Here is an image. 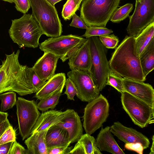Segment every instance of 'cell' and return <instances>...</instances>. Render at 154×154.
<instances>
[{"instance_id": "4fadbf2b", "label": "cell", "mask_w": 154, "mask_h": 154, "mask_svg": "<svg viewBox=\"0 0 154 154\" xmlns=\"http://www.w3.org/2000/svg\"><path fill=\"white\" fill-rule=\"evenodd\" d=\"M112 133L125 143H139L144 149L148 148L150 144L149 139L136 130L124 126L119 122H114L110 127Z\"/></svg>"}, {"instance_id": "1f68e13d", "label": "cell", "mask_w": 154, "mask_h": 154, "mask_svg": "<svg viewBox=\"0 0 154 154\" xmlns=\"http://www.w3.org/2000/svg\"><path fill=\"white\" fill-rule=\"evenodd\" d=\"M102 44L108 49L116 48L119 42V38L114 34H110L99 36Z\"/></svg>"}, {"instance_id": "ac0fdd59", "label": "cell", "mask_w": 154, "mask_h": 154, "mask_svg": "<svg viewBox=\"0 0 154 154\" xmlns=\"http://www.w3.org/2000/svg\"><path fill=\"white\" fill-rule=\"evenodd\" d=\"M95 140L96 146L101 151L113 154H125L115 140L109 126L102 127Z\"/></svg>"}, {"instance_id": "cb8c5ba5", "label": "cell", "mask_w": 154, "mask_h": 154, "mask_svg": "<svg viewBox=\"0 0 154 154\" xmlns=\"http://www.w3.org/2000/svg\"><path fill=\"white\" fill-rule=\"evenodd\" d=\"M154 37V22H153L134 38L136 50L139 56Z\"/></svg>"}, {"instance_id": "60d3db41", "label": "cell", "mask_w": 154, "mask_h": 154, "mask_svg": "<svg viewBox=\"0 0 154 154\" xmlns=\"http://www.w3.org/2000/svg\"><path fill=\"white\" fill-rule=\"evenodd\" d=\"M85 154L84 150L82 145L78 142L75 144L73 149L71 150L68 154Z\"/></svg>"}, {"instance_id": "4316f807", "label": "cell", "mask_w": 154, "mask_h": 154, "mask_svg": "<svg viewBox=\"0 0 154 154\" xmlns=\"http://www.w3.org/2000/svg\"><path fill=\"white\" fill-rule=\"evenodd\" d=\"M133 9V5L131 3H127L117 8L112 15L110 21L114 23H120L128 17Z\"/></svg>"}, {"instance_id": "c3c4849f", "label": "cell", "mask_w": 154, "mask_h": 154, "mask_svg": "<svg viewBox=\"0 0 154 154\" xmlns=\"http://www.w3.org/2000/svg\"><path fill=\"white\" fill-rule=\"evenodd\" d=\"M78 4H81V3L83 0H75Z\"/></svg>"}, {"instance_id": "7bdbcfd3", "label": "cell", "mask_w": 154, "mask_h": 154, "mask_svg": "<svg viewBox=\"0 0 154 154\" xmlns=\"http://www.w3.org/2000/svg\"><path fill=\"white\" fill-rule=\"evenodd\" d=\"M11 125L8 119L0 123V137L6 129Z\"/></svg>"}, {"instance_id": "f6af8a7d", "label": "cell", "mask_w": 154, "mask_h": 154, "mask_svg": "<svg viewBox=\"0 0 154 154\" xmlns=\"http://www.w3.org/2000/svg\"><path fill=\"white\" fill-rule=\"evenodd\" d=\"M152 143L151 147L150 148V152L149 153V154H154V136L153 135L152 137Z\"/></svg>"}, {"instance_id": "5b68a950", "label": "cell", "mask_w": 154, "mask_h": 154, "mask_svg": "<svg viewBox=\"0 0 154 154\" xmlns=\"http://www.w3.org/2000/svg\"><path fill=\"white\" fill-rule=\"evenodd\" d=\"M91 56L88 70L93 81L100 91L106 85L110 69L107 58V50L102 44L98 36L88 38Z\"/></svg>"}, {"instance_id": "9a60e30c", "label": "cell", "mask_w": 154, "mask_h": 154, "mask_svg": "<svg viewBox=\"0 0 154 154\" xmlns=\"http://www.w3.org/2000/svg\"><path fill=\"white\" fill-rule=\"evenodd\" d=\"M55 125L67 131L71 143L78 141L83 135V128L80 117L73 109L66 110L63 118Z\"/></svg>"}, {"instance_id": "d6986e66", "label": "cell", "mask_w": 154, "mask_h": 154, "mask_svg": "<svg viewBox=\"0 0 154 154\" xmlns=\"http://www.w3.org/2000/svg\"><path fill=\"white\" fill-rule=\"evenodd\" d=\"M46 141L48 149L69 146L71 143L67 131L55 125L48 130L46 136Z\"/></svg>"}, {"instance_id": "8992f818", "label": "cell", "mask_w": 154, "mask_h": 154, "mask_svg": "<svg viewBox=\"0 0 154 154\" xmlns=\"http://www.w3.org/2000/svg\"><path fill=\"white\" fill-rule=\"evenodd\" d=\"M32 15L43 34L54 37L61 35L62 25L54 6L47 0H29Z\"/></svg>"}, {"instance_id": "9c48e42d", "label": "cell", "mask_w": 154, "mask_h": 154, "mask_svg": "<svg viewBox=\"0 0 154 154\" xmlns=\"http://www.w3.org/2000/svg\"><path fill=\"white\" fill-rule=\"evenodd\" d=\"M86 40L72 34L61 35L45 40L39 44V48L44 52H49L54 54L64 62Z\"/></svg>"}, {"instance_id": "d4e9b609", "label": "cell", "mask_w": 154, "mask_h": 154, "mask_svg": "<svg viewBox=\"0 0 154 154\" xmlns=\"http://www.w3.org/2000/svg\"><path fill=\"white\" fill-rule=\"evenodd\" d=\"M64 86L60 87L51 96L40 100L37 104L38 110L44 112L49 109L55 108L59 102Z\"/></svg>"}, {"instance_id": "7dc6e473", "label": "cell", "mask_w": 154, "mask_h": 154, "mask_svg": "<svg viewBox=\"0 0 154 154\" xmlns=\"http://www.w3.org/2000/svg\"><path fill=\"white\" fill-rule=\"evenodd\" d=\"M4 1L8 2L11 3H12L14 2V1L13 0H2Z\"/></svg>"}, {"instance_id": "ffe728a7", "label": "cell", "mask_w": 154, "mask_h": 154, "mask_svg": "<svg viewBox=\"0 0 154 154\" xmlns=\"http://www.w3.org/2000/svg\"><path fill=\"white\" fill-rule=\"evenodd\" d=\"M48 129L36 132L25 140L27 148V154H48L46 136Z\"/></svg>"}, {"instance_id": "7c38bea8", "label": "cell", "mask_w": 154, "mask_h": 154, "mask_svg": "<svg viewBox=\"0 0 154 154\" xmlns=\"http://www.w3.org/2000/svg\"><path fill=\"white\" fill-rule=\"evenodd\" d=\"M77 91L76 96L82 101L89 102L97 97L100 91L95 85L88 70L75 69L68 72Z\"/></svg>"}, {"instance_id": "8d00e7d4", "label": "cell", "mask_w": 154, "mask_h": 154, "mask_svg": "<svg viewBox=\"0 0 154 154\" xmlns=\"http://www.w3.org/2000/svg\"><path fill=\"white\" fill-rule=\"evenodd\" d=\"M27 149L15 140L11 146L8 154H27Z\"/></svg>"}, {"instance_id": "2e32d148", "label": "cell", "mask_w": 154, "mask_h": 154, "mask_svg": "<svg viewBox=\"0 0 154 154\" xmlns=\"http://www.w3.org/2000/svg\"><path fill=\"white\" fill-rule=\"evenodd\" d=\"M60 57L49 52H44L36 61L32 69L39 77L46 81L55 74L57 61Z\"/></svg>"}, {"instance_id": "d6a6232c", "label": "cell", "mask_w": 154, "mask_h": 154, "mask_svg": "<svg viewBox=\"0 0 154 154\" xmlns=\"http://www.w3.org/2000/svg\"><path fill=\"white\" fill-rule=\"evenodd\" d=\"M29 74L31 85L34 93L38 92L46 82L41 79L34 71L32 67L29 68Z\"/></svg>"}, {"instance_id": "3957f363", "label": "cell", "mask_w": 154, "mask_h": 154, "mask_svg": "<svg viewBox=\"0 0 154 154\" xmlns=\"http://www.w3.org/2000/svg\"><path fill=\"white\" fill-rule=\"evenodd\" d=\"M12 22L8 32L14 43L20 48L38 47L39 39L43 34L32 14H24L20 18L12 20Z\"/></svg>"}, {"instance_id": "d590c367", "label": "cell", "mask_w": 154, "mask_h": 154, "mask_svg": "<svg viewBox=\"0 0 154 154\" xmlns=\"http://www.w3.org/2000/svg\"><path fill=\"white\" fill-rule=\"evenodd\" d=\"M17 10L24 14L26 13L31 7L29 0H13Z\"/></svg>"}, {"instance_id": "f35d334b", "label": "cell", "mask_w": 154, "mask_h": 154, "mask_svg": "<svg viewBox=\"0 0 154 154\" xmlns=\"http://www.w3.org/2000/svg\"><path fill=\"white\" fill-rule=\"evenodd\" d=\"M125 147L128 150L135 151L139 154H142L144 149L142 145L139 143H126Z\"/></svg>"}, {"instance_id": "5bb4252c", "label": "cell", "mask_w": 154, "mask_h": 154, "mask_svg": "<svg viewBox=\"0 0 154 154\" xmlns=\"http://www.w3.org/2000/svg\"><path fill=\"white\" fill-rule=\"evenodd\" d=\"M125 91L154 107V90L152 86L144 82L123 78Z\"/></svg>"}, {"instance_id": "277c9868", "label": "cell", "mask_w": 154, "mask_h": 154, "mask_svg": "<svg viewBox=\"0 0 154 154\" xmlns=\"http://www.w3.org/2000/svg\"><path fill=\"white\" fill-rule=\"evenodd\" d=\"M120 0H84L80 17L87 26L106 27Z\"/></svg>"}, {"instance_id": "603a6c76", "label": "cell", "mask_w": 154, "mask_h": 154, "mask_svg": "<svg viewBox=\"0 0 154 154\" xmlns=\"http://www.w3.org/2000/svg\"><path fill=\"white\" fill-rule=\"evenodd\" d=\"M140 61L144 77L154 69V37L139 56Z\"/></svg>"}, {"instance_id": "8fae6325", "label": "cell", "mask_w": 154, "mask_h": 154, "mask_svg": "<svg viewBox=\"0 0 154 154\" xmlns=\"http://www.w3.org/2000/svg\"><path fill=\"white\" fill-rule=\"evenodd\" d=\"M126 29L129 36L136 37L151 23L154 22V0L136 1L133 14L129 16Z\"/></svg>"}, {"instance_id": "e575fe53", "label": "cell", "mask_w": 154, "mask_h": 154, "mask_svg": "<svg viewBox=\"0 0 154 154\" xmlns=\"http://www.w3.org/2000/svg\"><path fill=\"white\" fill-rule=\"evenodd\" d=\"M66 91L64 92L68 99L74 100V97L77 93V89L73 82L69 78L66 79L65 83Z\"/></svg>"}, {"instance_id": "bcb514c9", "label": "cell", "mask_w": 154, "mask_h": 154, "mask_svg": "<svg viewBox=\"0 0 154 154\" xmlns=\"http://www.w3.org/2000/svg\"><path fill=\"white\" fill-rule=\"evenodd\" d=\"M52 5L54 6L55 5L62 0H47Z\"/></svg>"}, {"instance_id": "b9f144b4", "label": "cell", "mask_w": 154, "mask_h": 154, "mask_svg": "<svg viewBox=\"0 0 154 154\" xmlns=\"http://www.w3.org/2000/svg\"><path fill=\"white\" fill-rule=\"evenodd\" d=\"M13 142L0 145V154H8Z\"/></svg>"}, {"instance_id": "30bf717a", "label": "cell", "mask_w": 154, "mask_h": 154, "mask_svg": "<svg viewBox=\"0 0 154 154\" xmlns=\"http://www.w3.org/2000/svg\"><path fill=\"white\" fill-rule=\"evenodd\" d=\"M16 105L19 133L23 140L32 134L41 113L34 100L18 97Z\"/></svg>"}, {"instance_id": "ba28073f", "label": "cell", "mask_w": 154, "mask_h": 154, "mask_svg": "<svg viewBox=\"0 0 154 154\" xmlns=\"http://www.w3.org/2000/svg\"><path fill=\"white\" fill-rule=\"evenodd\" d=\"M109 104L100 94L88 102L84 109L83 127L86 133L91 135L102 126L109 116Z\"/></svg>"}, {"instance_id": "484cf974", "label": "cell", "mask_w": 154, "mask_h": 154, "mask_svg": "<svg viewBox=\"0 0 154 154\" xmlns=\"http://www.w3.org/2000/svg\"><path fill=\"white\" fill-rule=\"evenodd\" d=\"M77 141L83 147L85 154H102L96 146L94 138L91 135L83 134Z\"/></svg>"}, {"instance_id": "e0dca14e", "label": "cell", "mask_w": 154, "mask_h": 154, "mask_svg": "<svg viewBox=\"0 0 154 154\" xmlns=\"http://www.w3.org/2000/svg\"><path fill=\"white\" fill-rule=\"evenodd\" d=\"M68 60V64L71 70H89L91 64V56L88 38L71 54Z\"/></svg>"}, {"instance_id": "7402d4cb", "label": "cell", "mask_w": 154, "mask_h": 154, "mask_svg": "<svg viewBox=\"0 0 154 154\" xmlns=\"http://www.w3.org/2000/svg\"><path fill=\"white\" fill-rule=\"evenodd\" d=\"M64 73L55 74L49 79L34 97L40 100L51 95L61 87L65 86L66 80Z\"/></svg>"}, {"instance_id": "f546056e", "label": "cell", "mask_w": 154, "mask_h": 154, "mask_svg": "<svg viewBox=\"0 0 154 154\" xmlns=\"http://www.w3.org/2000/svg\"><path fill=\"white\" fill-rule=\"evenodd\" d=\"M80 5L75 0H67L63 6L62 11V16L64 20H69L79 9Z\"/></svg>"}, {"instance_id": "ee69618b", "label": "cell", "mask_w": 154, "mask_h": 154, "mask_svg": "<svg viewBox=\"0 0 154 154\" xmlns=\"http://www.w3.org/2000/svg\"><path fill=\"white\" fill-rule=\"evenodd\" d=\"M8 115L7 112H2L0 111V123L6 119Z\"/></svg>"}, {"instance_id": "836d02e7", "label": "cell", "mask_w": 154, "mask_h": 154, "mask_svg": "<svg viewBox=\"0 0 154 154\" xmlns=\"http://www.w3.org/2000/svg\"><path fill=\"white\" fill-rule=\"evenodd\" d=\"M16 140V133L11 125L8 127L0 137V145Z\"/></svg>"}, {"instance_id": "7a4b0ae2", "label": "cell", "mask_w": 154, "mask_h": 154, "mask_svg": "<svg viewBox=\"0 0 154 154\" xmlns=\"http://www.w3.org/2000/svg\"><path fill=\"white\" fill-rule=\"evenodd\" d=\"M109 63L110 70L123 78L143 82L146 80L132 36H125L116 48Z\"/></svg>"}, {"instance_id": "f1b7e54d", "label": "cell", "mask_w": 154, "mask_h": 154, "mask_svg": "<svg viewBox=\"0 0 154 154\" xmlns=\"http://www.w3.org/2000/svg\"><path fill=\"white\" fill-rule=\"evenodd\" d=\"M123 78L110 69L108 72L106 85H110L121 94L125 91L123 82Z\"/></svg>"}, {"instance_id": "83f0119b", "label": "cell", "mask_w": 154, "mask_h": 154, "mask_svg": "<svg viewBox=\"0 0 154 154\" xmlns=\"http://www.w3.org/2000/svg\"><path fill=\"white\" fill-rule=\"evenodd\" d=\"M1 101L0 111L4 112L12 108L16 104L17 102L16 94L14 92L9 91L0 94Z\"/></svg>"}, {"instance_id": "4dcf8cb0", "label": "cell", "mask_w": 154, "mask_h": 154, "mask_svg": "<svg viewBox=\"0 0 154 154\" xmlns=\"http://www.w3.org/2000/svg\"><path fill=\"white\" fill-rule=\"evenodd\" d=\"M82 36L87 38L93 36H100L110 34L113 32L112 30L106 27L89 26L86 29Z\"/></svg>"}, {"instance_id": "52a82bcc", "label": "cell", "mask_w": 154, "mask_h": 154, "mask_svg": "<svg viewBox=\"0 0 154 154\" xmlns=\"http://www.w3.org/2000/svg\"><path fill=\"white\" fill-rule=\"evenodd\" d=\"M121 94L122 108L134 124L143 128L153 122L154 107L126 91Z\"/></svg>"}, {"instance_id": "6da1fadb", "label": "cell", "mask_w": 154, "mask_h": 154, "mask_svg": "<svg viewBox=\"0 0 154 154\" xmlns=\"http://www.w3.org/2000/svg\"><path fill=\"white\" fill-rule=\"evenodd\" d=\"M18 50L10 54H5L6 59L0 65V94L13 91L21 96L34 93L31 82L29 68L19 63Z\"/></svg>"}, {"instance_id": "74e56055", "label": "cell", "mask_w": 154, "mask_h": 154, "mask_svg": "<svg viewBox=\"0 0 154 154\" xmlns=\"http://www.w3.org/2000/svg\"><path fill=\"white\" fill-rule=\"evenodd\" d=\"M72 22L69 26L75 28L86 29L87 26L86 25L83 20L79 16L75 13L72 17Z\"/></svg>"}, {"instance_id": "44dd1931", "label": "cell", "mask_w": 154, "mask_h": 154, "mask_svg": "<svg viewBox=\"0 0 154 154\" xmlns=\"http://www.w3.org/2000/svg\"><path fill=\"white\" fill-rule=\"evenodd\" d=\"M65 111L56 110L46 111L41 114L32 130V134L46 129L60 122L64 116Z\"/></svg>"}, {"instance_id": "ab89813d", "label": "cell", "mask_w": 154, "mask_h": 154, "mask_svg": "<svg viewBox=\"0 0 154 154\" xmlns=\"http://www.w3.org/2000/svg\"><path fill=\"white\" fill-rule=\"evenodd\" d=\"M69 146L56 147L48 149V154H68L70 150H69Z\"/></svg>"}, {"instance_id": "681fc988", "label": "cell", "mask_w": 154, "mask_h": 154, "mask_svg": "<svg viewBox=\"0 0 154 154\" xmlns=\"http://www.w3.org/2000/svg\"><path fill=\"white\" fill-rule=\"evenodd\" d=\"M140 0H136V1H140Z\"/></svg>"}]
</instances>
